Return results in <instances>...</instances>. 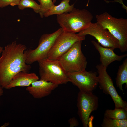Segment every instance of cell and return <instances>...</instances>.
<instances>
[{"label": "cell", "instance_id": "obj_1", "mask_svg": "<svg viewBox=\"0 0 127 127\" xmlns=\"http://www.w3.org/2000/svg\"><path fill=\"white\" fill-rule=\"evenodd\" d=\"M24 45L16 41L5 46L0 57V84L5 89L12 78L18 72H29L31 68L26 63L24 53L27 49Z\"/></svg>", "mask_w": 127, "mask_h": 127}, {"label": "cell", "instance_id": "obj_2", "mask_svg": "<svg viewBox=\"0 0 127 127\" xmlns=\"http://www.w3.org/2000/svg\"><path fill=\"white\" fill-rule=\"evenodd\" d=\"M93 18L92 14L87 10L74 7L69 12L57 15L56 20L64 31L76 33L87 27Z\"/></svg>", "mask_w": 127, "mask_h": 127}, {"label": "cell", "instance_id": "obj_3", "mask_svg": "<svg viewBox=\"0 0 127 127\" xmlns=\"http://www.w3.org/2000/svg\"><path fill=\"white\" fill-rule=\"evenodd\" d=\"M95 17L97 23L106 29L119 41L122 52L127 51V19L118 18L105 12Z\"/></svg>", "mask_w": 127, "mask_h": 127}, {"label": "cell", "instance_id": "obj_4", "mask_svg": "<svg viewBox=\"0 0 127 127\" xmlns=\"http://www.w3.org/2000/svg\"><path fill=\"white\" fill-rule=\"evenodd\" d=\"M82 41L79 40L75 42L58 60L66 73L86 70L87 62L81 49Z\"/></svg>", "mask_w": 127, "mask_h": 127}, {"label": "cell", "instance_id": "obj_5", "mask_svg": "<svg viewBox=\"0 0 127 127\" xmlns=\"http://www.w3.org/2000/svg\"><path fill=\"white\" fill-rule=\"evenodd\" d=\"M37 62L40 79L58 86L69 82L66 73L58 60H50L47 58Z\"/></svg>", "mask_w": 127, "mask_h": 127}, {"label": "cell", "instance_id": "obj_6", "mask_svg": "<svg viewBox=\"0 0 127 127\" xmlns=\"http://www.w3.org/2000/svg\"><path fill=\"white\" fill-rule=\"evenodd\" d=\"M63 31L60 28L53 33L42 35L39 40L38 45L36 48L28 49L24 51L26 64H30L47 58L56 38Z\"/></svg>", "mask_w": 127, "mask_h": 127}, {"label": "cell", "instance_id": "obj_7", "mask_svg": "<svg viewBox=\"0 0 127 127\" xmlns=\"http://www.w3.org/2000/svg\"><path fill=\"white\" fill-rule=\"evenodd\" d=\"M98 74V83L103 93L109 95L114 103L115 108H120L127 110V103L118 93L113 80L106 71V68L100 64L96 66Z\"/></svg>", "mask_w": 127, "mask_h": 127}, {"label": "cell", "instance_id": "obj_8", "mask_svg": "<svg viewBox=\"0 0 127 127\" xmlns=\"http://www.w3.org/2000/svg\"><path fill=\"white\" fill-rule=\"evenodd\" d=\"M85 39V36H80L76 33L63 31L56 39L47 58L51 60H58L75 42Z\"/></svg>", "mask_w": 127, "mask_h": 127}, {"label": "cell", "instance_id": "obj_9", "mask_svg": "<svg viewBox=\"0 0 127 127\" xmlns=\"http://www.w3.org/2000/svg\"><path fill=\"white\" fill-rule=\"evenodd\" d=\"M77 34L80 36H85L87 35L91 36L94 37L103 47L113 50L119 48L118 40L107 30L97 22H91L87 27Z\"/></svg>", "mask_w": 127, "mask_h": 127}, {"label": "cell", "instance_id": "obj_10", "mask_svg": "<svg viewBox=\"0 0 127 127\" xmlns=\"http://www.w3.org/2000/svg\"><path fill=\"white\" fill-rule=\"evenodd\" d=\"M99 98L92 92L79 91L77 97L78 114L84 127H87L88 119L91 113L96 110L99 106Z\"/></svg>", "mask_w": 127, "mask_h": 127}, {"label": "cell", "instance_id": "obj_11", "mask_svg": "<svg viewBox=\"0 0 127 127\" xmlns=\"http://www.w3.org/2000/svg\"><path fill=\"white\" fill-rule=\"evenodd\" d=\"M69 82L77 86L80 91L90 93L96 88L98 83L97 73L81 71L66 73Z\"/></svg>", "mask_w": 127, "mask_h": 127}, {"label": "cell", "instance_id": "obj_12", "mask_svg": "<svg viewBox=\"0 0 127 127\" xmlns=\"http://www.w3.org/2000/svg\"><path fill=\"white\" fill-rule=\"evenodd\" d=\"M58 85L40 79L32 83L26 90L35 98L41 99L50 94Z\"/></svg>", "mask_w": 127, "mask_h": 127}, {"label": "cell", "instance_id": "obj_13", "mask_svg": "<svg viewBox=\"0 0 127 127\" xmlns=\"http://www.w3.org/2000/svg\"><path fill=\"white\" fill-rule=\"evenodd\" d=\"M91 42L100 54V64L106 68L113 62L120 61L127 56V54L118 55L114 53V50L101 46L98 42L94 40H92Z\"/></svg>", "mask_w": 127, "mask_h": 127}, {"label": "cell", "instance_id": "obj_14", "mask_svg": "<svg viewBox=\"0 0 127 127\" xmlns=\"http://www.w3.org/2000/svg\"><path fill=\"white\" fill-rule=\"evenodd\" d=\"M39 79L38 76L35 73L20 72L12 78L5 89H10L17 87H28Z\"/></svg>", "mask_w": 127, "mask_h": 127}, {"label": "cell", "instance_id": "obj_15", "mask_svg": "<svg viewBox=\"0 0 127 127\" xmlns=\"http://www.w3.org/2000/svg\"><path fill=\"white\" fill-rule=\"evenodd\" d=\"M70 0H62L57 5H55L44 15V17H48L54 15H59L68 13L72 10L74 7V4L70 5Z\"/></svg>", "mask_w": 127, "mask_h": 127}, {"label": "cell", "instance_id": "obj_16", "mask_svg": "<svg viewBox=\"0 0 127 127\" xmlns=\"http://www.w3.org/2000/svg\"><path fill=\"white\" fill-rule=\"evenodd\" d=\"M116 86L123 92V85L125 84V88L127 87V58L120 65L117 73L116 78Z\"/></svg>", "mask_w": 127, "mask_h": 127}, {"label": "cell", "instance_id": "obj_17", "mask_svg": "<svg viewBox=\"0 0 127 127\" xmlns=\"http://www.w3.org/2000/svg\"><path fill=\"white\" fill-rule=\"evenodd\" d=\"M104 116L112 119L122 120L127 119V110L122 108H115L114 110L107 109Z\"/></svg>", "mask_w": 127, "mask_h": 127}, {"label": "cell", "instance_id": "obj_18", "mask_svg": "<svg viewBox=\"0 0 127 127\" xmlns=\"http://www.w3.org/2000/svg\"><path fill=\"white\" fill-rule=\"evenodd\" d=\"M101 126L102 127H127V119L120 120L104 116Z\"/></svg>", "mask_w": 127, "mask_h": 127}, {"label": "cell", "instance_id": "obj_19", "mask_svg": "<svg viewBox=\"0 0 127 127\" xmlns=\"http://www.w3.org/2000/svg\"><path fill=\"white\" fill-rule=\"evenodd\" d=\"M18 7L20 10L27 8H31L36 13H39L40 10V5L34 0H20Z\"/></svg>", "mask_w": 127, "mask_h": 127}, {"label": "cell", "instance_id": "obj_20", "mask_svg": "<svg viewBox=\"0 0 127 127\" xmlns=\"http://www.w3.org/2000/svg\"><path fill=\"white\" fill-rule=\"evenodd\" d=\"M40 3V10L39 13L40 17L43 18L44 14L54 5L52 0H37Z\"/></svg>", "mask_w": 127, "mask_h": 127}, {"label": "cell", "instance_id": "obj_21", "mask_svg": "<svg viewBox=\"0 0 127 127\" xmlns=\"http://www.w3.org/2000/svg\"><path fill=\"white\" fill-rule=\"evenodd\" d=\"M20 0H0V8H3L8 5L12 6L18 5Z\"/></svg>", "mask_w": 127, "mask_h": 127}, {"label": "cell", "instance_id": "obj_22", "mask_svg": "<svg viewBox=\"0 0 127 127\" xmlns=\"http://www.w3.org/2000/svg\"><path fill=\"white\" fill-rule=\"evenodd\" d=\"M68 122L70 124V127H76L78 126L79 124L78 120L74 117L70 118Z\"/></svg>", "mask_w": 127, "mask_h": 127}, {"label": "cell", "instance_id": "obj_23", "mask_svg": "<svg viewBox=\"0 0 127 127\" xmlns=\"http://www.w3.org/2000/svg\"><path fill=\"white\" fill-rule=\"evenodd\" d=\"M94 116L93 115H91L89 117L87 122L88 127H92L93 121L94 118Z\"/></svg>", "mask_w": 127, "mask_h": 127}, {"label": "cell", "instance_id": "obj_24", "mask_svg": "<svg viewBox=\"0 0 127 127\" xmlns=\"http://www.w3.org/2000/svg\"><path fill=\"white\" fill-rule=\"evenodd\" d=\"M3 88L0 84V96L2 95L3 93Z\"/></svg>", "mask_w": 127, "mask_h": 127}, {"label": "cell", "instance_id": "obj_25", "mask_svg": "<svg viewBox=\"0 0 127 127\" xmlns=\"http://www.w3.org/2000/svg\"><path fill=\"white\" fill-rule=\"evenodd\" d=\"M3 49V48L0 46V55Z\"/></svg>", "mask_w": 127, "mask_h": 127}, {"label": "cell", "instance_id": "obj_26", "mask_svg": "<svg viewBox=\"0 0 127 127\" xmlns=\"http://www.w3.org/2000/svg\"><path fill=\"white\" fill-rule=\"evenodd\" d=\"M9 123H5V124H4L3 125L2 127H3L4 126V127L6 126H8L9 125Z\"/></svg>", "mask_w": 127, "mask_h": 127}, {"label": "cell", "instance_id": "obj_27", "mask_svg": "<svg viewBox=\"0 0 127 127\" xmlns=\"http://www.w3.org/2000/svg\"><path fill=\"white\" fill-rule=\"evenodd\" d=\"M57 0H52L53 2V3L54 4L55 3L56 1Z\"/></svg>", "mask_w": 127, "mask_h": 127}]
</instances>
